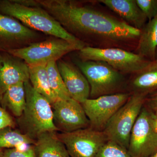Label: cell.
<instances>
[{"label": "cell", "mask_w": 157, "mask_h": 157, "mask_svg": "<svg viewBox=\"0 0 157 157\" xmlns=\"http://www.w3.org/2000/svg\"><path fill=\"white\" fill-rule=\"evenodd\" d=\"M60 74L71 98L80 103L90 98V86L76 65L60 59L56 62Z\"/></svg>", "instance_id": "cell-14"}, {"label": "cell", "mask_w": 157, "mask_h": 157, "mask_svg": "<svg viewBox=\"0 0 157 157\" xmlns=\"http://www.w3.org/2000/svg\"><path fill=\"white\" fill-rule=\"evenodd\" d=\"M29 6L45 10L67 32L82 39L120 44L138 39L140 30L124 21L71 0H28Z\"/></svg>", "instance_id": "cell-1"}, {"label": "cell", "mask_w": 157, "mask_h": 157, "mask_svg": "<svg viewBox=\"0 0 157 157\" xmlns=\"http://www.w3.org/2000/svg\"><path fill=\"white\" fill-rule=\"evenodd\" d=\"M26 105L22 115L16 120L20 131L33 140L46 132L59 131L53 122L50 103L37 92L29 80L24 83Z\"/></svg>", "instance_id": "cell-3"}, {"label": "cell", "mask_w": 157, "mask_h": 157, "mask_svg": "<svg viewBox=\"0 0 157 157\" xmlns=\"http://www.w3.org/2000/svg\"><path fill=\"white\" fill-rule=\"evenodd\" d=\"M80 50L76 45L64 39L50 36L25 48L8 52L22 59L29 66H39L57 62L67 54Z\"/></svg>", "instance_id": "cell-7"}, {"label": "cell", "mask_w": 157, "mask_h": 157, "mask_svg": "<svg viewBox=\"0 0 157 157\" xmlns=\"http://www.w3.org/2000/svg\"><path fill=\"white\" fill-rule=\"evenodd\" d=\"M13 128L7 127L0 130V148H17L23 144H35L36 140Z\"/></svg>", "instance_id": "cell-21"}, {"label": "cell", "mask_w": 157, "mask_h": 157, "mask_svg": "<svg viewBox=\"0 0 157 157\" xmlns=\"http://www.w3.org/2000/svg\"><path fill=\"white\" fill-rule=\"evenodd\" d=\"M95 157H132L128 151L117 144L107 141Z\"/></svg>", "instance_id": "cell-23"}, {"label": "cell", "mask_w": 157, "mask_h": 157, "mask_svg": "<svg viewBox=\"0 0 157 157\" xmlns=\"http://www.w3.org/2000/svg\"><path fill=\"white\" fill-rule=\"evenodd\" d=\"M4 157H37L33 146L29 147L25 149L13 148L5 150Z\"/></svg>", "instance_id": "cell-25"}, {"label": "cell", "mask_w": 157, "mask_h": 157, "mask_svg": "<svg viewBox=\"0 0 157 157\" xmlns=\"http://www.w3.org/2000/svg\"><path fill=\"white\" fill-rule=\"evenodd\" d=\"M104 4L114 11L124 21L140 30L147 23V18L137 6L136 0H101Z\"/></svg>", "instance_id": "cell-15"}, {"label": "cell", "mask_w": 157, "mask_h": 157, "mask_svg": "<svg viewBox=\"0 0 157 157\" xmlns=\"http://www.w3.org/2000/svg\"><path fill=\"white\" fill-rule=\"evenodd\" d=\"M130 92L101 96L81 103L90 121L89 128L103 132L116 112L128 101Z\"/></svg>", "instance_id": "cell-8"}, {"label": "cell", "mask_w": 157, "mask_h": 157, "mask_svg": "<svg viewBox=\"0 0 157 157\" xmlns=\"http://www.w3.org/2000/svg\"><path fill=\"white\" fill-rule=\"evenodd\" d=\"M157 70V50L156 51V58L154 61L152 62L151 64L150 65L147 69L144 71H150V70Z\"/></svg>", "instance_id": "cell-29"}, {"label": "cell", "mask_w": 157, "mask_h": 157, "mask_svg": "<svg viewBox=\"0 0 157 157\" xmlns=\"http://www.w3.org/2000/svg\"><path fill=\"white\" fill-rule=\"evenodd\" d=\"M0 157H4V151H3L2 148H0Z\"/></svg>", "instance_id": "cell-30"}, {"label": "cell", "mask_w": 157, "mask_h": 157, "mask_svg": "<svg viewBox=\"0 0 157 157\" xmlns=\"http://www.w3.org/2000/svg\"><path fill=\"white\" fill-rule=\"evenodd\" d=\"M79 59L83 61H99L107 63L123 73H141L151 62L137 54L117 48H98L86 46L78 51Z\"/></svg>", "instance_id": "cell-6"}, {"label": "cell", "mask_w": 157, "mask_h": 157, "mask_svg": "<svg viewBox=\"0 0 157 157\" xmlns=\"http://www.w3.org/2000/svg\"><path fill=\"white\" fill-rule=\"evenodd\" d=\"M132 157H149L157 151V132L151 121V111L144 105L132 129L128 149Z\"/></svg>", "instance_id": "cell-10"}, {"label": "cell", "mask_w": 157, "mask_h": 157, "mask_svg": "<svg viewBox=\"0 0 157 157\" xmlns=\"http://www.w3.org/2000/svg\"><path fill=\"white\" fill-rule=\"evenodd\" d=\"M74 63L86 77L90 86V99L128 92V82L123 73L107 63L75 60Z\"/></svg>", "instance_id": "cell-4"}, {"label": "cell", "mask_w": 157, "mask_h": 157, "mask_svg": "<svg viewBox=\"0 0 157 157\" xmlns=\"http://www.w3.org/2000/svg\"><path fill=\"white\" fill-rule=\"evenodd\" d=\"M57 134L70 157H95L108 141L104 132L90 128Z\"/></svg>", "instance_id": "cell-11"}, {"label": "cell", "mask_w": 157, "mask_h": 157, "mask_svg": "<svg viewBox=\"0 0 157 157\" xmlns=\"http://www.w3.org/2000/svg\"><path fill=\"white\" fill-rule=\"evenodd\" d=\"M33 146L37 157H70L56 132L41 134Z\"/></svg>", "instance_id": "cell-16"}, {"label": "cell", "mask_w": 157, "mask_h": 157, "mask_svg": "<svg viewBox=\"0 0 157 157\" xmlns=\"http://www.w3.org/2000/svg\"><path fill=\"white\" fill-rule=\"evenodd\" d=\"M157 50V15L148 21L140 30L136 54L151 62L156 58Z\"/></svg>", "instance_id": "cell-17"}, {"label": "cell", "mask_w": 157, "mask_h": 157, "mask_svg": "<svg viewBox=\"0 0 157 157\" xmlns=\"http://www.w3.org/2000/svg\"><path fill=\"white\" fill-rule=\"evenodd\" d=\"M0 104L4 109H9L17 118L22 115L26 105L24 83L10 86L3 94Z\"/></svg>", "instance_id": "cell-18"}, {"label": "cell", "mask_w": 157, "mask_h": 157, "mask_svg": "<svg viewBox=\"0 0 157 157\" xmlns=\"http://www.w3.org/2000/svg\"><path fill=\"white\" fill-rule=\"evenodd\" d=\"M151 111V121L153 127L157 132V111Z\"/></svg>", "instance_id": "cell-28"}, {"label": "cell", "mask_w": 157, "mask_h": 157, "mask_svg": "<svg viewBox=\"0 0 157 157\" xmlns=\"http://www.w3.org/2000/svg\"><path fill=\"white\" fill-rule=\"evenodd\" d=\"M3 94H2V91H1V88H0V103L2 101V98Z\"/></svg>", "instance_id": "cell-31"}, {"label": "cell", "mask_w": 157, "mask_h": 157, "mask_svg": "<svg viewBox=\"0 0 157 157\" xmlns=\"http://www.w3.org/2000/svg\"><path fill=\"white\" fill-rule=\"evenodd\" d=\"M45 35L14 17L0 13V52L20 49L45 40Z\"/></svg>", "instance_id": "cell-9"}, {"label": "cell", "mask_w": 157, "mask_h": 157, "mask_svg": "<svg viewBox=\"0 0 157 157\" xmlns=\"http://www.w3.org/2000/svg\"><path fill=\"white\" fill-rule=\"evenodd\" d=\"M128 87H130L131 94H150L152 91L157 89V70L138 73L132 78Z\"/></svg>", "instance_id": "cell-20"}, {"label": "cell", "mask_w": 157, "mask_h": 157, "mask_svg": "<svg viewBox=\"0 0 157 157\" xmlns=\"http://www.w3.org/2000/svg\"><path fill=\"white\" fill-rule=\"evenodd\" d=\"M29 81L33 88L48 100L51 104L57 100L49 84L46 65L29 66Z\"/></svg>", "instance_id": "cell-19"}, {"label": "cell", "mask_w": 157, "mask_h": 157, "mask_svg": "<svg viewBox=\"0 0 157 157\" xmlns=\"http://www.w3.org/2000/svg\"><path fill=\"white\" fill-rule=\"evenodd\" d=\"M15 125L12 117L0 105V130L7 127L14 128Z\"/></svg>", "instance_id": "cell-26"}, {"label": "cell", "mask_w": 157, "mask_h": 157, "mask_svg": "<svg viewBox=\"0 0 157 157\" xmlns=\"http://www.w3.org/2000/svg\"><path fill=\"white\" fill-rule=\"evenodd\" d=\"M144 105L152 111H157V90L147 96Z\"/></svg>", "instance_id": "cell-27"}, {"label": "cell", "mask_w": 157, "mask_h": 157, "mask_svg": "<svg viewBox=\"0 0 157 157\" xmlns=\"http://www.w3.org/2000/svg\"><path fill=\"white\" fill-rule=\"evenodd\" d=\"M149 157H157V151L154 154L152 155L151 156Z\"/></svg>", "instance_id": "cell-32"}, {"label": "cell", "mask_w": 157, "mask_h": 157, "mask_svg": "<svg viewBox=\"0 0 157 157\" xmlns=\"http://www.w3.org/2000/svg\"><path fill=\"white\" fill-rule=\"evenodd\" d=\"M46 67L50 87L57 100L71 98L58 69L56 62H50Z\"/></svg>", "instance_id": "cell-22"}, {"label": "cell", "mask_w": 157, "mask_h": 157, "mask_svg": "<svg viewBox=\"0 0 157 157\" xmlns=\"http://www.w3.org/2000/svg\"><path fill=\"white\" fill-rule=\"evenodd\" d=\"M0 13L14 17L31 29L64 39L76 45L80 50L86 46V43L67 32L42 8L23 5L17 0H0Z\"/></svg>", "instance_id": "cell-2"}, {"label": "cell", "mask_w": 157, "mask_h": 157, "mask_svg": "<svg viewBox=\"0 0 157 157\" xmlns=\"http://www.w3.org/2000/svg\"><path fill=\"white\" fill-rule=\"evenodd\" d=\"M29 80V65L18 57L0 52V88L2 94L10 86Z\"/></svg>", "instance_id": "cell-13"}, {"label": "cell", "mask_w": 157, "mask_h": 157, "mask_svg": "<svg viewBox=\"0 0 157 157\" xmlns=\"http://www.w3.org/2000/svg\"><path fill=\"white\" fill-rule=\"evenodd\" d=\"M147 95L131 94L127 102L110 119L103 132L108 141L128 150L131 133Z\"/></svg>", "instance_id": "cell-5"}, {"label": "cell", "mask_w": 157, "mask_h": 157, "mask_svg": "<svg viewBox=\"0 0 157 157\" xmlns=\"http://www.w3.org/2000/svg\"><path fill=\"white\" fill-rule=\"evenodd\" d=\"M137 6L148 21L157 15V0H136Z\"/></svg>", "instance_id": "cell-24"}, {"label": "cell", "mask_w": 157, "mask_h": 157, "mask_svg": "<svg viewBox=\"0 0 157 157\" xmlns=\"http://www.w3.org/2000/svg\"><path fill=\"white\" fill-rule=\"evenodd\" d=\"M51 105L54 123L59 132L69 133L89 128V120L78 101L72 98L58 99Z\"/></svg>", "instance_id": "cell-12"}]
</instances>
